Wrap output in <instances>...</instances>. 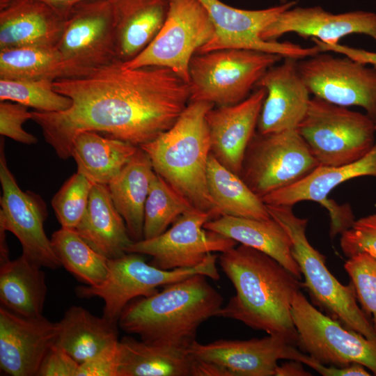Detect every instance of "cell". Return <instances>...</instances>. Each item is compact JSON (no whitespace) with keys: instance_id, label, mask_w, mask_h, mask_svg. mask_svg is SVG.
Instances as JSON below:
<instances>
[{"instance_id":"obj_1","label":"cell","mask_w":376,"mask_h":376,"mask_svg":"<svg viewBox=\"0 0 376 376\" xmlns=\"http://www.w3.org/2000/svg\"><path fill=\"white\" fill-rule=\"evenodd\" d=\"M72 101L59 112L32 111L45 141L57 156L71 157L75 137L103 133L137 147L170 129L189 103V83L159 66L125 68L116 61L88 75L54 81Z\"/></svg>"},{"instance_id":"obj_2","label":"cell","mask_w":376,"mask_h":376,"mask_svg":"<svg viewBox=\"0 0 376 376\" xmlns=\"http://www.w3.org/2000/svg\"><path fill=\"white\" fill-rule=\"evenodd\" d=\"M217 261L235 294L217 317L237 320L297 346L292 304L302 288L300 279L271 256L241 244L221 253Z\"/></svg>"},{"instance_id":"obj_3","label":"cell","mask_w":376,"mask_h":376,"mask_svg":"<svg viewBox=\"0 0 376 376\" xmlns=\"http://www.w3.org/2000/svg\"><path fill=\"white\" fill-rule=\"evenodd\" d=\"M207 279L196 274L133 299L122 311L118 325L143 341L191 345L201 324L217 317L222 306L221 295Z\"/></svg>"},{"instance_id":"obj_4","label":"cell","mask_w":376,"mask_h":376,"mask_svg":"<svg viewBox=\"0 0 376 376\" xmlns=\"http://www.w3.org/2000/svg\"><path fill=\"white\" fill-rule=\"evenodd\" d=\"M214 107L205 102H189L170 129L140 146L155 172L211 219L220 217L207 182L211 150L205 116Z\"/></svg>"},{"instance_id":"obj_5","label":"cell","mask_w":376,"mask_h":376,"mask_svg":"<svg viewBox=\"0 0 376 376\" xmlns=\"http://www.w3.org/2000/svg\"><path fill=\"white\" fill-rule=\"evenodd\" d=\"M267 210L285 230L292 242V254L304 278L302 287L313 304L345 328L368 338H376V328L360 307L352 283L343 285L329 272L325 256L306 237L308 219L297 217L292 206L266 205Z\"/></svg>"},{"instance_id":"obj_6","label":"cell","mask_w":376,"mask_h":376,"mask_svg":"<svg viewBox=\"0 0 376 376\" xmlns=\"http://www.w3.org/2000/svg\"><path fill=\"white\" fill-rule=\"evenodd\" d=\"M282 58L276 54L240 49L198 52L189 67V102L217 106L237 104Z\"/></svg>"},{"instance_id":"obj_7","label":"cell","mask_w":376,"mask_h":376,"mask_svg":"<svg viewBox=\"0 0 376 376\" xmlns=\"http://www.w3.org/2000/svg\"><path fill=\"white\" fill-rule=\"evenodd\" d=\"M297 130L322 166L354 162L375 143L373 118L313 96Z\"/></svg>"},{"instance_id":"obj_8","label":"cell","mask_w":376,"mask_h":376,"mask_svg":"<svg viewBox=\"0 0 376 376\" xmlns=\"http://www.w3.org/2000/svg\"><path fill=\"white\" fill-rule=\"evenodd\" d=\"M145 255L127 253L121 257L109 259L108 274L100 285H79L75 292L81 298L100 297L104 302L103 315L117 323L125 307L133 299L156 293L158 288L196 274L219 280L218 258L209 253L198 265L185 269L164 270L146 262Z\"/></svg>"},{"instance_id":"obj_9","label":"cell","mask_w":376,"mask_h":376,"mask_svg":"<svg viewBox=\"0 0 376 376\" xmlns=\"http://www.w3.org/2000/svg\"><path fill=\"white\" fill-rule=\"evenodd\" d=\"M318 166L297 130L256 131L246 148L240 177L262 198L297 182Z\"/></svg>"},{"instance_id":"obj_10","label":"cell","mask_w":376,"mask_h":376,"mask_svg":"<svg viewBox=\"0 0 376 376\" xmlns=\"http://www.w3.org/2000/svg\"><path fill=\"white\" fill-rule=\"evenodd\" d=\"M65 77H78L118 61L111 0H85L69 10L56 45Z\"/></svg>"},{"instance_id":"obj_11","label":"cell","mask_w":376,"mask_h":376,"mask_svg":"<svg viewBox=\"0 0 376 376\" xmlns=\"http://www.w3.org/2000/svg\"><path fill=\"white\" fill-rule=\"evenodd\" d=\"M292 316L301 351L326 366L359 363L376 376V338L345 328L318 310L301 290L293 299Z\"/></svg>"},{"instance_id":"obj_12","label":"cell","mask_w":376,"mask_h":376,"mask_svg":"<svg viewBox=\"0 0 376 376\" xmlns=\"http://www.w3.org/2000/svg\"><path fill=\"white\" fill-rule=\"evenodd\" d=\"M214 29L199 0H169L165 22L152 42L125 68L159 66L171 70L189 83L192 57L212 38Z\"/></svg>"},{"instance_id":"obj_13","label":"cell","mask_w":376,"mask_h":376,"mask_svg":"<svg viewBox=\"0 0 376 376\" xmlns=\"http://www.w3.org/2000/svg\"><path fill=\"white\" fill-rule=\"evenodd\" d=\"M199 1L205 7L214 31L210 40L198 52L240 49L276 54L283 58L299 60L320 52L315 45L303 47L290 42L266 41L261 37L263 31L283 12L296 6V1L260 10L237 8L220 0Z\"/></svg>"},{"instance_id":"obj_14","label":"cell","mask_w":376,"mask_h":376,"mask_svg":"<svg viewBox=\"0 0 376 376\" xmlns=\"http://www.w3.org/2000/svg\"><path fill=\"white\" fill-rule=\"evenodd\" d=\"M210 215L194 208L181 215L161 235L133 242L127 253H138L152 258L149 263L159 269L172 270L200 265L209 253L224 252L237 242L206 229Z\"/></svg>"},{"instance_id":"obj_15","label":"cell","mask_w":376,"mask_h":376,"mask_svg":"<svg viewBox=\"0 0 376 376\" xmlns=\"http://www.w3.org/2000/svg\"><path fill=\"white\" fill-rule=\"evenodd\" d=\"M299 73L311 95L343 106H357L376 118V69L328 52L298 60Z\"/></svg>"},{"instance_id":"obj_16","label":"cell","mask_w":376,"mask_h":376,"mask_svg":"<svg viewBox=\"0 0 376 376\" xmlns=\"http://www.w3.org/2000/svg\"><path fill=\"white\" fill-rule=\"evenodd\" d=\"M0 228L16 236L22 254L42 267L57 269L62 266L46 235L44 223L48 217L42 198L32 191H22L8 166L4 139L0 143Z\"/></svg>"},{"instance_id":"obj_17","label":"cell","mask_w":376,"mask_h":376,"mask_svg":"<svg viewBox=\"0 0 376 376\" xmlns=\"http://www.w3.org/2000/svg\"><path fill=\"white\" fill-rule=\"evenodd\" d=\"M376 178V141L360 159L338 166L319 165L297 182L274 191L261 199L266 205L293 206L301 201H313L327 210L331 219L329 233L336 235L348 229L355 218L349 205H338L328 198L340 184L359 177Z\"/></svg>"},{"instance_id":"obj_18","label":"cell","mask_w":376,"mask_h":376,"mask_svg":"<svg viewBox=\"0 0 376 376\" xmlns=\"http://www.w3.org/2000/svg\"><path fill=\"white\" fill-rule=\"evenodd\" d=\"M193 356L226 368L232 376H274L278 361H301L305 353L284 338L269 335L249 340L221 339L207 344L194 340Z\"/></svg>"},{"instance_id":"obj_19","label":"cell","mask_w":376,"mask_h":376,"mask_svg":"<svg viewBox=\"0 0 376 376\" xmlns=\"http://www.w3.org/2000/svg\"><path fill=\"white\" fill-rule=\"evenodd\" d=\"M58 322L42 315L25 317L0 307V368L11 376H37L56 341Z\"/></svg>"},{"instance_id":"obj_20","label":"cell","mask_w":376,"mask_h":376,"mask_svg":"<svg viewBox=\"0 0 376 376\" xmlns=\"http://www.w3.org/2000/svg\"><path fill=\"white\" fill-rule=\"evenodd\" d=\"M288 33L327 44H338L351 34L366 35L376 42V13L363 10L332 13L318 6H295L283 12L261 37L266 41H277Z\"/></svg>"},{"instance_id":"obj_21","label":"cell","mask_w":376,"mask_h":376,"mask_svg":"<svg viewBox=\"0 0 376 376\" xmlns=\"http://www.w3.org/2000/svg\"><path fill=\"white\" fill-rule=\"evenodd\" d=\"M265 95L264 88H256L243 101L214 107L205 116L211 154L240 176L246 148L256 132Z\"/></svg>"},{"instance_id":"obj_22","label":"cell","mask_w":376,"mask_h":376,"mask_svg":"<svg viewBox=\"0 0 376 376\" xmlns=\"http://www.w3.org/2000/svg\"><path fill=\"white\" fill-rule=\"evenodd\" d=\"M298 59L285 57L269 68L256 87L264 88L266 95L258 121L260 134L297 130L311 100V93L298 69Z\"/></svg>"},{"instance_id":"obj_23","label":"cell","mask_w":376,"mask_h":376,"mask_svg":"<svg viewBox=\"0 0 376 376\" xmlns=\"http://www.w3.org/2000/svg\"><path fill=\"white\" fill-rule=\"evenodd\" d=\"M68 12L38 0H0V50L56 47Z\"/></svg>"},{"instance_id":"obj_24","label":"cell","mask_w":376,"mask_h":376,"mask_svg":"<svg viewBox=\"0 0 376 376\" xmlns=\"http://www.w3.org/2000/svg\"><path fill=\"white\" fill-rule=\"evenodd\" d=\"M190 345L123 336L118 342V376H192L196 358Z\"/></svg>"},{"instance_id":"obj_25","label":"cell","mask_w":376,"mask_h":376,"mask_svg":"<svg viewBox=\"0 0 376 376\" xmlns=\"http://www.w3.org/2000/svg\"><path fill=\"white\" fill-rule=\"evenodd\" d=\"M116 56L123 63L139 55L154 39L167 16L169 0H111Z\"/></svg>"},{"instance_id":"obj_26","label":"cell","mask_w":376,"mask_h":376,"mask_svg":"<svg viewBox=\"0 0 376 376\" xmlns=\"http://www.w3.org/2000/svg\"><path fill=\"white\" fill-rule=\"evenodd\" d=\"M75 230L93 249L108 259L123 256L133 242L105 185L93 184L87 208Z\"/></svg>"},{"instance_id":"obj_27","label":"cell","mask_w":376,"mask_h":376,"mask_svg":"<svg viewBox=\"0 0 376 376\" xmlns=\"http://www.w3.org/2000/svg\"><path fill=\"white\" fill-rule=\"evenodd\" d=\"M204 227L267 254L297 278L301 279L292 254L290 238L273 218L261 220L224 215L207 221Z\"/></svg>"},{"instance_id":"obj_28","label":"cell","mask_w":376,"mask_h":376,"mask_svg":"<svg viewBox=\"0 0 376 376\" xmlns=\"http://www.w3.org/2000/svg\"><path fill=\"white\" fill-rule=\"evenodd\" d=\"M155 174L149 157L139 147L107 185L113 204L123 218L133 242L143 239L145 203Z\"/></svg>"},{"instance_id":"obj_29","label":"cell","mask_w":376,"mask_h":376,"mask_svg":"<svg viewBox=\"0 0 376 376\" xmlns=\"http://www.w3.org/2000/svg\"><path fill=\"white\" fill-rule=\"evenodd\" d=\"M41 267L24 254L0 264L1 306L25 317L42 315L47 286Z\"/></svg>"},{"instance_id":"obj_30","label":"cell","mask_w":376,"mask_h":376,"mask_svg":"<svg viewBox=\"0 0 376 376\" xmlns=\"http://www.w3.org/2000/svg\"><path fill=\"white\" fill-rule=\"evenodd\" d=\"M139 147L93 131L79 134L73 141L71 157L77 172L93 184L107 185L135 154Z\"/></svg>"},{"instance_id":"obj_31","label":"cell","mask_w":376,"mask_h":376,"mask_svg":"<svg viewBox=\"0 0 376 376\" xmlns=\"http://www.w3.org/2000/svg\"><path fill=\"white\" fill-rule=\"evenodd\" d=\"M58 324L56 343L79 363L119 341L117 323L97 317L81 306L70 307Z\"/></svg>"},{"instance_id":"obj_32","label":"cell","mask_w":376,"mask_h":376,"mask_svg":"<svg viewBox=\"0 0 376 376\" xmlns=\"http://www.w3.org/2000/svg\"><path fill=\"white\" fill-rule=\"evenodd\" d=\"M209 194L219 216L266 220L271 218L266 204L237 174L210 154L207 170Z\"/></svg>"},{"instance_id":"obj_33","label":"cell","mask_w":376,"mask_h":376,"mask_svg":"<svg viewBox=\"0 0 376 376\" xmlns=\"http://www.w3.org/2000/svg\"><path fill=\"white\" fill-rule=\"evenodd\" d=\"M51 241L62 266L87 285H100L108 274L109 259L93 249L75 229L61 228Z\"/></svg>"},{"instance_id":"obj_34","label":"cell","mask_w":376,"mask_h":376,"mask_svg":"<svg viewBox=\"0 0 376 376\" xmlns=\"http://www.w3.org/2000/svg\"><path fill=\"white\" fill-rule=\"evenodd\" d=\"M65 77L56 47H22L0 50V79L56 80Z\"/></svg>"},{"instance_id":"obj_35","label":"cell","mask_w":376,"mask_h":376,"mask_svg":"<svg viewBox=\"0 0 376 376\" xmlns=\"http://www.w3.org/2000/svg\"><path fill=\"white\" fill-rule=\"evenodd\" d=\"M195 207L155 173L144 208L143 239L157 237Z\"/></svg>"},{"instance_id":"obj_36","label":"cell","mask_w":376,"mask_h":376,"mask_svg":"<svg viewBox=\"0 0 376 376\" xmlns=\"http://www.w3.org/2000/svg\"><path fill=\"white\" fill-rule=\"evenodd\" d=\"M0 101H11L40 112H59L72 105V100L56 92L54 80L0 79Z\"/></svg>"},{"instance_id":"obj_37","label":"cell","mask_w":376,"mask_h":376,"mask_svg":"<svg viewBox=\"0 0 376 376\" xmlns=\"http://www.w3.org/2000/svg\"><path fill=\"white\" fill-rule=\"evenodd\" d=\"M93 183L76 172L61 186L52 199V206L62 228L75 229L88 206Z\"/></svg>"},{"instance_id":"obj_38","label":"cell","mask_w":376,"mask_h":376,"mask_svg":"<svg viewBox=\"0 0 376 376\" xmlns=\"http://www.w3.org/2000/svg\"><path fill=\"white\" fill-rule=\"evenodd\" d=\"M344 269L354 287L360 307L376 328V258L359 253L348 258Z\"/></svg>"},{"instance_id":"obj_39","label":"cell","mask_w":376,"mask_h":376,"mask_svg":"<svg viewBox=\"0 0 376 376\" xmlns=\"http://www.w3.org/2000/svg\"><path fill=\"white\" fill-rule=\"evenodd\" d=\"M340 246L347 258L364 252L376 258V214L355 219L340 235Z\"/></svg>"},{"instance_id":"obj_40","label":"cell","mask_w":376,"mask_h":376,"mask_svg":"<svg viewBox=\"0 0 376 376\" xmlns=\"http://www.w3.org/2000/svg\"><path fill=\"white\" fill-rule=\"evenodd\" d=\"M32 118L29 107L11 101L0 102V134L17 142L32 145L38 142L37 138L25 131L22 125Z\"/></svg>"},{"instance_id":"obj_41","label":"cell","mask_w":376,"mask_h":376,"mask_svg":"<svg viewBox=\"0 0 376 376\" xmlns=\"http://www.w3.org/2000/svg\"><path fill=\"white\" fill-rule=\"evenodd\" d=\"M79 364L55 343L45 356L37 376H77Z\"/></svg>"},{"instance_id":"obj_42","label":"cell","mask_w":376,"mask_h":376,"mask_svg":"<svg viewBox=\"0 0 376 376\" xmlns=\"http://www.w3.org/2000/svg\"><path fill=\"white\" fill-rule=\"evenodd\" d=\"M118 342L80 363L77 376H118Z\"/></svg>"},{"instance_id":"obj_43","label":"cell","mask_w":376,"mask_h":376,"mask_svg":"<svg viewBox=\"0 0 376 376\" xmlns=\"http://www.w3.org/2000/svg\"><path fill=\"white\" fill-rule=\"evenodd\" d=\"M311 40L315 45L320 49V52L338 53L363 64L370 65L376 69V52L341 45L340 43L327 44L315 38H311Z\"/></svg>"},{"instance_id":"obj_44","label":"cell","mask_w":376,"mask_h":376,"mask_svg":"<svg viewBox=\"0 0 376 376\" xmlns=\"http://www.w3.org/2000/svg\"><path fill=\"white\" fill-rule=\"evenodd\" d=\"M306 365L323 376H370L372 374L363 366L352 363L345 367L326 366L320 363L309 355L306 361Z\"/></svg>"},{"instance_id":"obj_45","label":"cell","mask_w":376,"mask_h":376,"mask_svg":"<svg viewBox=\"0 0 376 376\" xmlns=\"http://www.w3.org/2000/svg\"><path fill=\"white\" fill-rule=\"evenodd\" d=\"M192 376H232L224 367L196 358Z\"/></svg>"},{"instance_id":"obj_46","label":"cell","mask_w":376,"mask_h":376,"mask_svg":"<svg viewBox=\"0 0 376 376\" xmlns=\"http://www.w3.org/2000/svg\"><path fill=\"white\" fill-rule=\"evenodd\" d=\"M312 374L304 368L303 363L297 360L289 359L288 361L278 365L275 369L274 376H311Z\"/></svg>"},{"instance_id":"obj_47","label":"cell","mask_w":376,"mask_h":376,"mask_svg":"<svg viewBox=\"0 0 376 376\" xmlns=\"http://www.w3.org/2000/svg\"><path fill=\"white\" fill-rule=\"evenodd\" d=\"M63 11H69L75 4L85 0H38Z\"/></svg>"},{"instance_id":"obj_48","label":"cell","mask_w":376,"mask_h":376,"mask_svg":"<svg viewBox=\"0 0 376 376\" xmlns=\"http://www.w3.org/2000/svg\"><path fill=\"white\" fill-rule=\"evenodd\" d=\"M6 232L5 230L0 228V264L4 263L10 260Z\"/></svg>"},{"instance_id":"obj_49","label":"cell","mask_w":376,"mask_h":376,"mask_svg":"<svg viewBox=\"0 0 376 376\" xmlns=\"http://www.w3.org/2000/svg\"><path fill=\"white\" fill-rule=\"evenodd\" d=\"M280 1H281V3H285V2H286V1H287V0H280Z\"/></svg>"},{"instance_id":"obj_50","label":"cell","mask_w":376,"mask_h":376,"mask_svg":"<svg viewBox=\"0 0 376 376\" xmlns=\"http://www.w3.org/2000/svg\"><path fill=\"white\" fill-rule=\"evenodd\" d=\"M375 130H376V118L375 120Z\"/></svg>"}]
</instances>
